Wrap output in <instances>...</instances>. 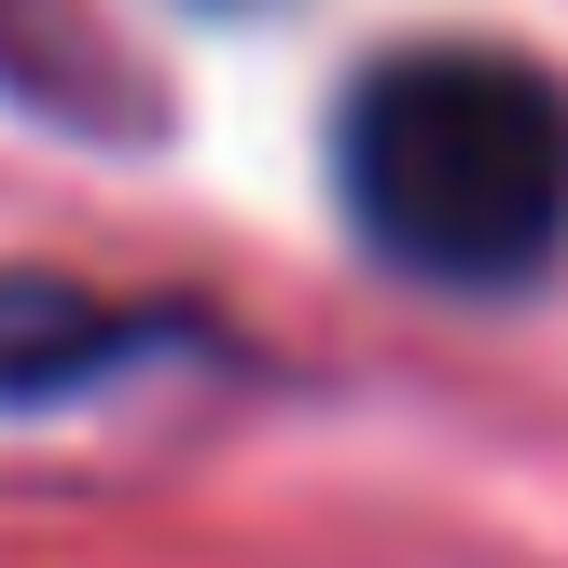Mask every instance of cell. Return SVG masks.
<instances>
[{
  "label": "cell",
  "instance_id": "6da1fadb",
  "mask_svg": "<svg viewBox=\"0 0 568 568\" xmlns=\"http://www.w3.org/2000/svg\"><path fill=\"white\" fill-rule=\"evenodd\" d=\"M347 222L430 292H514L568 236V83L486 42L388 55L347 98Z\"/></svg>",
  "mask_w": 568,
  "mask_h": 568
},
{
  "label": "cell",
  "instance_id": "7a4b0ae2",
  "mask_svg": "<svg viewBox=\"0 0 568 568\" xmlns=\"http://www.w3.org/2000/svg\"><path fill=\"white\" fill-rule=\"evenodd\" d=\"M139 347H166V320L98 305V292H70V277H0V403H70V388H111Z\"/></svg>",
  "mask_w": 568,
  "mask_h": 568
}]
</instances>
